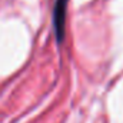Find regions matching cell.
<instances>
[{
	"label": "cell",
	"instance_id": "cell-1",
	"mask_svg": "<svg viewBox=\"0 0 123 123\" xmlns=\"http://www.w3.org/2000/svg\"><path fill=\"white\" fill-rule=\"evenodd\" d=\"M66 9H67V0H55L53 7V27L57 42L62 43L66 33Z\"/></svg>",
	"mask_w": 123,
	"mask_h": 123
}]
</instances>
